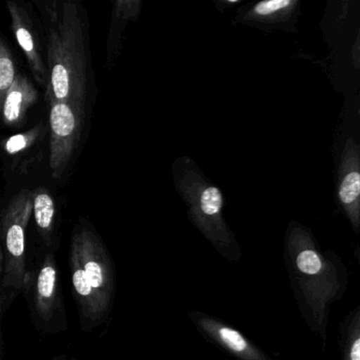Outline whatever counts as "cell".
Listing matches in <instances>:
<instances>
[{"label":"cell","mask_w":360,"mask_h":360,"mask_svg":"<svg viewBox=\"0 0 360 360\" xmlns=\"http://www.w3.org/2000/svg\"><path fill=\"white\" fill-rule=\"evenodd\" d=\"M18 75L13 54L4 39L3 35L0 34V111L6 94L15 81Z\"/></svg>","instance_id":"cell-13"},{"label":"cell","mask_w":360,"mask_h":360,"mask_svg":"<svg viewBox=\"0 0 360 360\" xmlns=\"http://www.w3.org/2000/svg\"><path fill=\"white\" fill-rule=\"evenodd\" d=\"M44 129L45 128L43 127V125L39 124L28 131L11 136L6 141L5 150L7 151L8 155H16V153H22V151L30 148L39 140V136L43 134Z\"/></svg>","instance_id":"cell-14"},{"label":"cell","mask_w":360,"mask_h":360,"mask_svg":"<svg viewBox=\"0 0 360 360\" xmlns=\"http://www.w3.org/2000/svg\"><path fill=\"white\" fill-rule=\"evenodd\" d=\"M296 0H265L256 4L248 14V20L262 22H281L298 5Z\"/></svg>","instance_id":"cell-11"},{"label":"cell","mask_w":360,"mask_h":360,"mask_svg":"<svg viewBox=\"0 0 360 360\" xmlns=\"http://www.w3.org/2000/svg\"><path fill=\"white\" fill-rule=\"evenodd\" d=\"M174 174L176 186L189 206L191 220L198 229L225 258L239 260L241 250L223 217L224 197L220 189L210 184L191 160H178Z\"/></svg>","instance_id":"cell-3"},{"label":"cell","mask_w":360,"mask_h":360,"mask_svg":"<svg viewBox=\"0 0 360 360\" xmlns=\"http://www.w3.org/2000/svg\"><path fill=\"white\" fill-rule=\"evenodd\" d=\"M338 198L355 233L360 226L359 146L347 139L339 168Z\"/></svg>","instance_id":"cell-6"},{"label":"cell","mask_w":360,"mask_h":360,"mask_svg":"<svg viewBox=\"0 0 360 360\" xmlns=\"http://www.w3.org/2000/svg\"><path fill=\"white\" fill-rule=\"evenodd\" d=\"M35 222L43 235H48L53 226L56 216V203L49 191L44 187H39L33 193V208Z\"/></svg>","instance_id":"cell-12"},{"label":"cell","mask_w":360,"mask_h":360,"mask_svg":"<svg viewBox=\"0 0 360 360\" xmlns=\"http://www.w3.org/2000/svg\"><path fill=\"white\" fill-rule=\"evenodd\" d=\"M39 92L24 75H18L6 94L0 111V120L8 127H18L26 119L29 109L37 102Z\"/></svg>","instance_id":"cell-9"},{"label":"cell","mask_w":360,"mask_h":360,"mask_svg":"<svg viewBox=\"0 0 360 360\" xmlns=\"http://www.w3.org/2000/svg\"><path fill=\"white\" fill-rule=\"evenodd\" d=\"M33 208V193L24 189L8 204L3 216V231L8 252L14 262L24 260L25 231Z\"/></svg>","instance_id":"cell-8"},{"label":"cell","mask_w":360,"mask_h":360,"mask_svg":"<svg viewBox=\"0 0 360 360\" xmlns=\"http://www.w3.org/2000/svg\"><path fill=\"white\" fill-rule=\"evenodd\" d=\"M198 330L206 338L239 360H271L241 332L212 316L199 311L189 314Z\"/></svg>","instance_id":"cell-5"},{"label":"cell","mask_w":360,"mask_h":360,"mask_svg":"<svg viewBox=\"0 0 360 360\" xmlns=\"http://www.w3.org/2000/svg\"><path fill=\"white\" fill-rule=\"evenodd\" d=\"M47 28L46 98L85 107L87 54L79 6L75 1H53L45 9Z\"/></svg>","instance_id":"cell-2"},{"label":"cell","mask_w":360,"mask_h":360,"mask_svg":"<svg viewBox=\"0 0 360 360\" xmlns=\"http://www.w3.org/2000/svg\"><path fill=\"white\" fill-rule=\"evenodd\" d=\"M56 271L53 265H46L41 269L37 279V292L41 300L48 301L52 298L56 290Z\"/></svg>","instance_id":"cell-16"},{"label":"cell","mask_w":360,"mask_h":360,"mask_svg":"<svg viewBox=\"0 0 360 360\" xmlns=\"http://www.w3.org/2000/svg\"><path fill=\"white\" fill-rule=\"evenodd\" d=\"M340 347L342 360H360V309L356 307L341 322Z\"/></svg>","instance_id":"cell-10"},{"label":"cell","mask_w":360,"mask_h":360,"mask_svg":"<svg viewBox=\"0 0 360 360\" xmlns=\"http://www.w3.org/2000/svg\"><path fill=\"white\" fill-rule=\"evenodd\" d=\"M285 263L307 323L326 339L330 304L342 297L347 288L345 265L321 252L311 233L295 222L286 236Z\"/></svg>","instance_id":"cell-1"},{"label":"cell","mask_w":360,"mask_h":360,"mask_svg":"<svg viewBox=\"0 0 360 360\" xmlns=\"http://www.w3.org/2000/svg\"><path fill=\"white\" fill-rule=\"evenodd\" d=\"M50 158L52 176L60 179L79 146L85 107L62 101H49Z\"/></svg>","instance_id":"cell-4"},{"label":"cell","mask_w":360,"mask_h":360,"mask_svg":"<svg viewBox=\"0 0 360 360\" xmlns=\"http://www.w3.org/2000/svg\"><path fill=\"white\" fill-rule=\"evenodd\" d=\"M7 10L11 20V28L13 31L16 41L26 56L27 62L30 66L31 71L39 85L44 86L47 91L49 86V75L47 66L44 62L39 47V39L34 25L29 16L28 12L18 3L8 0Z\"/></svg>","instance_id":"cell-7"},{"label":"cell","mask_w":360,"mask_h":360,"mask_svg":"<svg viewBox=\"0 0 360 360\" xmlns=\"http://www.w3.org/2000/svg\"><path fill=\"white\" fill-rule=\"evenodd\" d=\"M73 262H75V269H73L72 280L75 292L83 299L94 300V288L88 282L84 267H81V259L75 248H73Z\"/></svg>","instance_id":"cell-15"},{"label":"cell","mask_w":360,"mask_h":360,"mask_svg":"<svg viewBox=\"0 0 360 360\" xmlns=\"http://www.w3.org/2000/svg\"><path fill=\"white\" fill-rule=\"evenodd\" d=\"M1 260H3V252L0 250V263H1Z\"/></svg>","instance_id":"cell-17"}]
</instances>
